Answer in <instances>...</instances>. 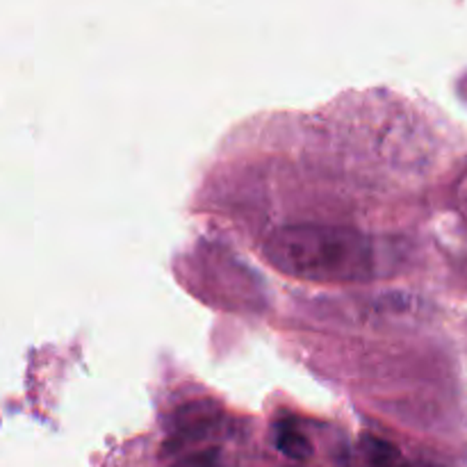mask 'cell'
<instances>
[{
	"label": "cell",
	"instance_id": "7a4b0ae2",
	"mask_svg": "<svg viewBox=\"0 0 467 467\" xmlns=\"http://www.w3.org/2000/svg\"><path fill=\"white\" fill-rule=\"evenodd\" d=\"M360 467H410L392 442L365 436L360 441Z\"/></svg>",
	"mask_w": 467,
	"mask_h": 467
},
{
	"label": "cell",
	"instance_id": "3957f363",
	"mask_svg": "<svg viewBox=\"0 0 467 467\" xmlns=\"http://www.w3.org/2000/svg\"><path fill=\"white\" fill-rule=\"evenodd\" d=\"M276 447L281 454H285L287 459H295V461H306L310 454H313V445H310V441L304 436V431H301L292 420H283V422H278Z\"/></svg>",
	"mask_w": 467,
	"mask_h": 467
},
{
	"label": "cell",
	"instance_id": "6da1fadb",
	"mask_svg": "<svg viewBox=\"0 0 467 467\" xmlns=\"http://www.w3.org/2000/svg\"><path fill=\"white\" fill-rule=\"evenodd\" d=\"M267 258L281 272L308 281L354 283L372 276L369 242L347 228H283L269 240Z\"/></svg>",
	"mask_w": 467,
	"mask_h": 467
},
{
	"label": "cell",
	"instance_id": "277c9868",
	"mask_svg": "<svg viewBox=\"0 0 467 467\" xmlns=\"http://www.w3.org/2000/svg\"><path fill=\"white\" fill-rule=\"evenodd\" d=\"M171 467H222V463H219V451L208 450V451H199V454L185 456V459H181Z\"/></svg>",
	"mask_w": 467,
	"mask_h": 467
}]
</instances>
